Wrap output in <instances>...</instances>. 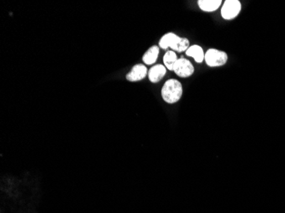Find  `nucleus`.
<instances>
[{
	"instance_id": "1",
	"label": "nucleus",
	"mask_w": 285,
	"mask_h": 213,
	"mask_svg": "<svg viewBox=\"0 0 285 213\" xmlns=\"http://www.w3.org/2000/svg\"><path fill=\"white\" fill-rule=\"evenodd\" d=\"M183 95V87L177 79H171L166 81L162 86V96L167 103H176Z\"/></svg>"
},
{
	"instance_id": "2",
	"label": "nucleus",
	"mask_w": 285,
	"mask_h": 213,
	"mask_svg": "<svg viewBox=\"0 0 285 213\" xmlns=\"http://www.w3.org/2000/svg\"><path fill=\"white\" fill-rule=\"evenodd\" d=\"M204 60L209 67H220L227 63L228 56L225 52L219 49H209L205 53Z\"/></svg>"
},
{
	"instance_id": "3",
	"label": "nucleus",
	"mask_w": 285,
	"mask_h": 213,
	"mask_svg": "<svg viewBox=\"0 0 285 213\" xmlns=\"http://www.w3.org/2000/svg\"><path fill=\"white\" fill-rule=\"evenodd\" d=\"M241 3L239 0H226L221 9V16L225 20H232L241 11Z\"/></svg>"
},
{
	"instance_id": "4",
	"label": "nucleus",
	"mask_w": 285,
	"mask_h": 213,
	"mask_svg": "<svg viewBox=\"0 0 285 213\" xmlns=\"http://www.w3.org/2000/svg\"><path fill=\"white\" fill-rule=\"evenodd\" d=\"M173 71L181 78H188L194 74L195 69L189 61L185 58H178L173 66Z\"/></svg>"
},
{
	"instance_id": "5",
	"label": "nucleus",
	"mask_w": 285,
	"mask_h": 213,
	"mask_svg": "<svg viewBox=\"0 0 285 213\" xmlns=\"http://www.w3.org/2000/svg\"><path fill=\"white\" fill-rule=\"evenodd\" d=\"M148 69L146 66L137 64L132 67V70L126 74V79L130 82H137L145 79L148 75Z\"/></svg>"
},
{
	"instance_id": "6",
	"label": "nucleus",
	"mask_w": 285,
	"mask_h": 213,
	"mask_svg": "<svg viewBox=\"0 0 285 213\" xmlns=\"http://www.w3.org/2000/svg\"><path fill=\"white\" fill-rule=\"evenodd\" d=\"M167 69L162 64H157L153 66L148 72V77L150 81L152 83H158L161 81L163 77L166 75Z\"/></svg>"
},
{
	"instance_id": "7",
	"label": "nucleus",
	"mask_w": 285,
	"mask_h": 213,
	"mask_svg": "<svg viewBox=\"0 0 285 213\" xmlns=\"http://www.w3.org/2000/svg\"><path fill=\"white\" fill-rule=\"evenodd\" d=\"M185 53L188 57L194 58V60L198 63H203L205 58V53L203 52V48L197 44L189 46Z\"/></svg>"
},
{
	"instance_id": "8",
	"label": "nucleus",
	"mask_w": 285,
	"mask_h": 213,
	"mask_svg": "<svg viewBox=\"0 0 285 213\" xmlns=\"http://www.w3.org/2000/svg\"><path fill=\"white\" fill-rule=\"evenodd\" d=\"M222 1L221 0H199L198 1V6L201 10L206 12H213L219 9V6H221Z\"/></svg>"
},
{
	"instance_id": "9",
	"label": "nucleus",
	"mask_w": 285,
	"mask_h": 213,
	"mask_svg": "<svg viewBox=\"0 0 285 213\" xmlns=\"http://www.w3.org/2000/svg\"><path fill=\"white\" fill-rule=\"evenodd\" d=\"M159 47L157 45L151 47L142 56V62L147 65H152L157 62L159 56Z\"/></svg>"
},
{
	"instance_id": "10",
	"label": "nucleus",
	"mask_w": 285,
	"mask_h": 213,
	"mask_svg": "<svg viewBox=\"0 0 285 213\" xmlns=\"http://www.w3.org/2000/svg\"><path fill=\"white\" fill-rule=\"evenodd\" d=\"M189 47V42L188 38H180L178 35H176L173 41L171 44L170 49L177 52H183L186 51Z\"/></svg>"
},
{
	"instance_id": "11",
	"label": "nucleus",
	"mask_w": 285,
	"mask_h": 213,
	"mask_svg": "<svg viewBox=\"0 0 285 213\" xmlns=\"http://www.w3.org/2000/svg\"><path fill=\"white\" fill-rule=\"evenodd\" d=\"M178 59L175 51L168 50V51L166 52V54L163 57V63H164L166 69H168L169 71H173V66Z\"/></svg>"
},
{
	"instance_id": "12",
	"label": "nucleus",
	"mask_w": 285,
	"mask_h": 213,
	"mask_svg": "<svg viewBox=\"0 0 285 213\" xmlns=\"http://www.w3.org/2000/svg\"><path fill=\"white\" fill-rule=\"evenodd\" d=\"M176 37L175 33H168L162 36L159 41V46L162 49H167L170 48L171 44Z\"/></svg>"
}]
</instances>
